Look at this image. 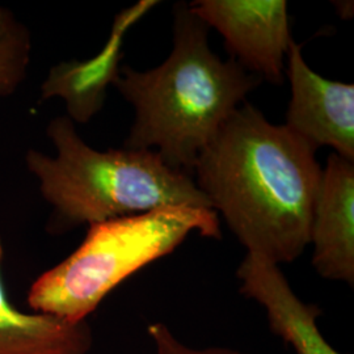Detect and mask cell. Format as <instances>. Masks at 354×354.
<instances>
[{
    "label": "cell",
    "mask_w": 354,
    "mask_h": 354,
    "mask_svg": "<svg viewBox=\"0 0 354 354\" xmlns=\"http://www.w3.org/2000/svg\"><path fill=\"white\" fill-rule=\"evenodd\" d=\"M147 335L153 345L155 354H250L226 346H192L180 340L163 322L151 323L147 328Z\"/></svg>",
    "instance_id": "7c38bea8"
},
{
    "label": "cell",
    "mask_w": 354,
    "mask_h": 354,
    "mask_svg": "<svg viewBox=\"0 0 354 354\" xmlns=\"http://www.w3.org/2000/svg\"><path fill=\"white\" fill-rule=\"evenodd\" d=\"M174 16V49L165 64L143 73L125 66L113 84L136 109L124 147H156L167 165L188 172L261 79L210 50L209 26L188 4H176Z\"/></svg>",
    "instance_id": "7a4b0ae2"
},
{
    "label": "cell",
    "mask_w": 354,
    "mask_h": 354,
    "mask_svg": "<svg viewBox=\"0 0 354 354\" xmlns=\"http://www.w3.org/2000/svg\"><path fill=\"white\" fill-rule=\"evenodd\" d=\"M190 12L215 28L231 59L272 83H282L291 38L288 3L283 0H197Z\"/></svg>",
    "instance_id": "5b68a950"
},
{
    "label": "cell",
    "mask_w": 354,
    "mask_h": 354,
    "mask_svg": "<svg viewBox=\"0 0 354 354\" xmlns=\"http://www.w3.org/2000/svg\"><path fill=\"white\" fill-rule=\"evenodd\" d=\"M291 100L285 127L313 149L329 146L354 162V86L313 71L295 41L288 51Z\"/></svg>",
    "instance_id": "8992f818"
},
{
    "label": "cell",
    "mask_w": 354,
    "mask_h": 354,
    "mask_svg": "<svg viewBox=\"0 0 354 354\" xmlns=\"http://www.w3.org/2000/svg\"><path fill=\"white\" fill-rule=\"evenodd\" d=\"M315 151L241 104L197 156L194 183L247 253L291 263L310 245L322 176Z\"/></svg>",
    "instance_id": "6da1fadb"
},
{
    "label": "cell",
    "mask_w": 354,
    "mask_h": 354,
    "mask_svg": "<svg viewBox=\"0 0 354 354\" xmlns=\"http://www.w3.org/2000/svg\"><path fill=\"white\" fill-rule=\"evenodd\" d=\"M310 244L319 276L353 286L354 162L335 152L322 169Z\"/></svg>",
    "instance_id": "52a82bcc"
},
{
    "label": "cell",
    "mask_w": 354,
    "mask_h": 354,
    "mask_svg": "<svg viewBox=\"0 0 354 354\" xmlns=\"http://www.w3.org/2000/svg\"><path fill=\"white\" fill-rule=\"evenodd\" d=\"M192 232L219 239V216L213 209L168 206L91 225L75 252L32 283L28 304L67 323L86 322L121 282L174 252Z\"/></svg>",
    "instance_id": "277c9868"
},
{
    "label": "cell",
    "mask_w": 354,
    "mask_h": 354,
    "mask_svg": "<svg viewBox=\"0 0 354 354\" xmlns=\"http://www.w3.org/2000/svg\"><path fill=\"white\" fill-rule=\"evenodd\" d=\"M236 276L241 294L264 308L272 332L290 345L295 354H342L319 329L322 310L294 292L279 266L247 253Z\"/></svg>",
    "instance_id": "ba28073f"
},
{
    "label": "cell",
    "mask_w": 354,
    "mask_h": 354,
    "mask_svg": "<svg viewBox=\"0 0 354 354\" xmlns=\"http://www.w3.org/2000/svg\"><path fill=\"white\" fill-rule=\"evenodd\" d=\"M156 4L158 1L153 0H142L120 13L104 50L87 62H71L54 68L46 86V96H62L71 117L79 122H87L102 108L108 84H113L120 74L118 64L125 33Z\"/></svg>",
    "instance_id": "9c48e42d"
},
{
    "label": "cell",
    "mask_w": 354,
    "mask_h": 354,
    "mask_svg": "<svg viewBox=\"0 0 354 354\" xmlns=\"http://www.w3.org/2000/svg\"><path fill=\"white\" fill-rule=\"evenodd\" d=\"M48 136L57 156L30 150L26 165L53 206V232L168 206L212 209L194 178L167 165L156 151H97L79 137L68 117L51 120Z\"/></svg>",
    "instance_id": "3957f363"
},
{
    "label": "cell",
    "mask_w": 354,
    "mask_h": 354,
    "mask_svg": "<svg viewBox=\"0 0 354 354\" xmlns=\"http://www.w3.org/2000/svg\"><path fill=\"white\" fill-rule=\"evenodd\" d=\"M30 33L13 13L0 6V99L21 84L30 61Z\"/></svg>",
    "instance_id": "8fae6325"
},
{
    "label": "cell",
    "mask_w": 354,
    "mask_h": 354,
    "mask_svg": "<svg viewBox=\"0 0 354 354\" xmlns=\"http://www.w3.org/2000/svg\"><path fill=\"white\" fill-rule=\"evenodd\" d=\"M0 241V266H1ZM92 333L87 322L24 313L7 299L0 269V354H87Z\"/></svg>",
    "instance_id": "30bf717a"
}]
</instances>
